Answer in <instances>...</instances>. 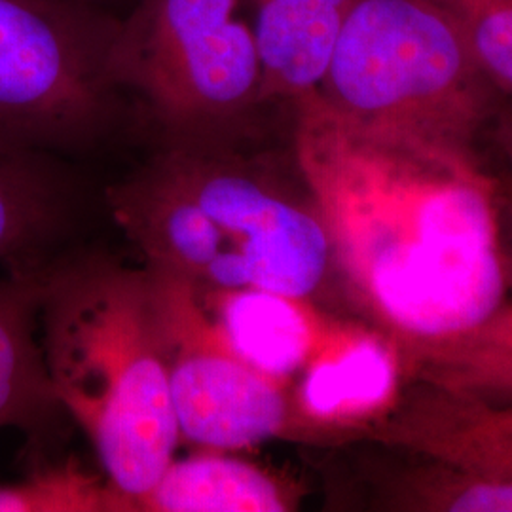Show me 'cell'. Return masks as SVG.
Instances as JSON below:
<instances>
[{"label": "cell", "mask_w": 512, "mask_h": 512, "mask_svg": "<svg viewBox=\"0 0 512 512\" xmlns=\"http://www.w3.org/2000/svg\"><path fill=\"white\" fill-rule=\"evenodd\" d=\"M410 374L423 384L492 406H512V308L444 336H401Z\"/></svg>", "instance_id": "12"}, {"label": "cell", "mask_w": 512, "mask_h": 512, "mask_svg": "<svg viewBox=\"0 0 512 512\" xmlns=\"http://www.w3.org/2000/svg\"><path fill=\"white\" fill-rule=\"evenodd\" d=\"M294 114V156L334 256L389 325L431 338L501 308L494 186L475 150L353 133L313 95Z\"/></svg>", "instance_id": "1"}, {"label": "cell", "mask_w": 512, "mask_h": 512, "mask_svg": "<svg viewBox=\"0 0 512 512\" xmlns=\"http://www.w3.org/2000/svg\"><path fill=\"white\" fill-rule=\"evenodd\" d=\"M73 184L63 158L0 154V264L31 268L59 255L69 230Z\"/></svg>", "instance_id": "11"}, {"label": "cell", "mask_w": 512, "mask_h": 512, "mask_svg": "<svg viewBox=\"0 0 512 512\" xmlns=\"http://www.w3.org/2000/svg\"><path fill=\"white\" fill-rule=\"evenodd\" d=\"M294 507L293 492L277 476L251 461L207 450L175 459L131 512H283Z\"/></svg>", "instance_id": "13"}, {"label": "cell", "mask_w": 512, "mask_h": 512, "mask_svg": "<svg viewBox=\"0 0 512 512\" xmlns=\"http://www.w3.org/2000/svg\"><path fill=\"white\" fill-rule=\"evenodd\" d=\"M154 274L162 293L169 389L181 440L236 452L281 437L293 425V404L283 384L239 359L203 310L192 283L160 270Z\"/></svg>", "instance_id": "7"}, {"label": "cell", "mask_w": 512, "mask_h": 512, "mask_svg": "<svg viewBox=\"0 0 512 512\" xmlns=\"http://www.w3.org/2000/svg\"><path fill=\"white\" fill-rule=\"evenodd\" d=\"M499 92L429 0H357L313 95L348 131L473 150Z\"/></svg>", "instance_id": "4"}, {"label": "cell", "mask_w": 512, "mask_h": 512, "mask_svg": "<svg viewBox=\"0 0 512 512\" xmlns=\"http://www.w3.org/2000/svg\"><path fill=\"white\" fill-rule=\"evenodd\" d=\"M357 0H253L266 107H296L319 90L332 42Z\"/></svg>", "instance_id": "9"}, {"label": "cell", "mask_w": 512, "mask_h": 512, "mask_svg": "<svg viewBox=\"0 0 512 512\" xmlns=\"http://www.w3.org/2000/svg\"><path fill=\"white\" fill-rule=\"evenodd\" d=\"M442 467V475L403 486L395 503L418 511L512 512V480L482 478Z\"/></svg>", "instance_id": "17"}, {"label": "cell", "mask_w": 512, "mask_h": 512, "mask_svg": "<svg viewBox=\"0 0 512 512\" xmlns=\"http://www.w3.org/2000/svg\"><path fill=\"white\" fill-rule=\"evenodd\" d=\"M40 344L57 401L92 440L120 511H131L181 442L154 270L55 256L42 274Z\"/></svg>", "instance_id": "3"}, {"label": "cell", "mask_w": 512, "mask_h": 512, "mask_svg": "<svg viewBox=\"0 0 512 512\" xmlns=\"http://www.w3.org/2000/svg\"><path fill=\"white\" fill-rule=\"evenodd\" d=\"M511 408H512V406H511Z\"/></svg>", "instance_id": "21"}, {"label": "cell", "mask_w": 512, "mask_h": 512, "mask_svg": "<svg viewBox=\"0 0 512 512\" xmlns=\"http://www.w3.org/2000/svg\"><path fill=\"white\" fill-rule=\"evenodd\" d=\"M120 512L105 482L73 465L52 467L0 486V512Z\"/></svg>", "instance_id": "15"}, {"label": "cell", "mask_w": 512, "mask_h": 512, "mask_svg": "<svg viewBox=\"0 0 512 512\" xmlns=\"http://www.w3.org/2000/svg\"><path fill=\"white\" fill-rule=\"evenodd\" d=\"M494 137L499 150L512 169V99L501 105L494 118Z\"/></svg>", "instance_id": "18"}, {"label": "cell", "mask_w": 512, "mask_h": 512, "mask_svg": "<svg viewBox=\"0 0 512 512\" xmlns=\"http://www.w3.org/2000/svg\"><path fill=\"white\" fill-rule=\"evenodd\" d=\"M456 25L478 67L512 99V0H429Z\"/></svg>", "instance_id": "16"}, {"label": "cell", "mask_w": 512, "mask_h": 512, "mask_svg": "<svg viewBox=\"0 0 512 512\" xmlns=\"http://www.w3.org/2000/svg\"><path fill=\"white\" fill-rule=\"evenodd\" d=\"M512 264V255L503 256V266H511Z\"/></svg>", "instance_id": "20"}, {"label": "cell", "mask_w": 512, "mask_h": 512, "mask_svg": "<svg viewBox=\"0 0 512 512\" xmlns=\"http://www.w3.org/2000/svg\"><path fill=\"white\" fill-rule=\"evenodd\" d=\"M112 73L160 141L258 135L264 67L253 0H131Z\"/></svg>", "instance_id": "5"}, {"label": "cell", "mask_w": 512, "mask_h": 512, "mask_svg": "<svg viewBox=\"0 0 512 512\" xmlns=\"http://www.w3.org/2000/svg\"><path fill=\"white\" fill-rule=\"evenodd\" d=\"M389 382L391 366L376 344L359 340L323 349L317 359H310L294 408L313 423L348 425L382 403Z\"/></svg>", "instance_id": "14"}, {"label": "cell", "mask_w": 512, "mask_h": 512, "mask_svg": "<svg viewBox=\"0 0 512 512\" xmlns=\"http://www.w3.org/2000/svg\"><path fill=\"white\" fill-rule=\"evenodd\" d=\"M48 264V262H46ZM0 275V429L42 437L65 412L50 382L40 344L44 266Z\"/></svg>", "instance_id": "8"}, {"label": "cell", "mask_w": 512, "mask_h": 512, "mask_svg": "<svg viewBox=\"0 0 512 512\" xmlns=\"http://www.w3.org/2000/svg\"><path fill=\"white\" fill-rule=\"evenodd\" d=\"M93 4H99V6H103V8H109L112 12H116V14H120L122 16V8H126L128 10L129 4H131V0H90Z\"/></svg>", "instance_id": "19"}, {"label": "cell", "mask_w": 512, "mask_h": 512, "mask_svg": "<svg viewBox=\"0 0 512 512\" xmlns=\"http://www.w3.org/2000/svg\"><path fill=\"white\" fill-rule=\"evenodd\" d=\"M203 310L243 363L283 382L310 363L317 334L304 298L264 289H196Z\"/></svg>", "instance_id": "10"}, {"label": "cell", "mask_w": 512, "mask_h": 512, "mask_svg": "<svg viewBox=\"0 0 512 512\" xmlns=\"http://www.w3.org/2000/svg\"><path fill=\"white\" fill-rule=\"evenodd\" d=\"M120 21L90 0H0V154L67 160L128 122L112 73Z\"/></svg>", "instance_id": "6"}, {"label": "cell", "mask_w": 512, "mask_h": 512, "mask_svg": "<svg viewBox=\"0 0 512 512\" xmlns=\"http://www.w3.org/2000/svg\"><path fill=\"white\" fill-rule=\"evenodd\" d=\"M249 141H160L107 194L147 258L196 289H264L308 298L334 258L317 202H302Z\"/></svg>", "instance_id": "2"}]
</instances>
